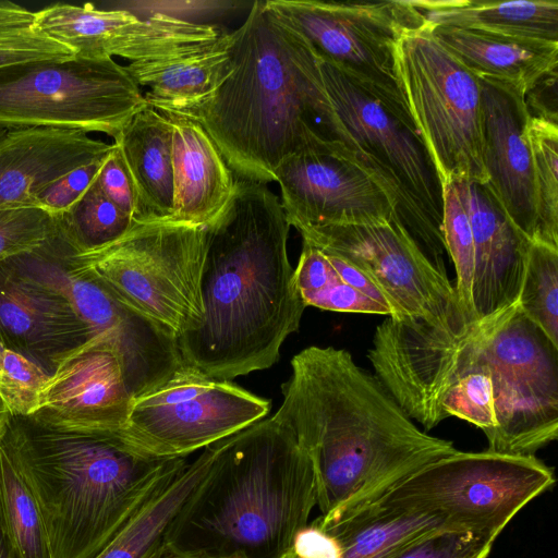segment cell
<instances>
[{"label": "cell", "mask_w": 558, "mask_h": 558, "mask_svg": "<svg viewBox=\"0 0 558 558\" xmlns=\"http://www.w3.org/2000/svg\"><path fill=\"white\" fill-rule=\"evenodd\" d=\"M291 367L272 417L312 460L322 520L376 501L458 451L452 441L422 432L347 350L311 345L292 357Z\"/></svg>", "instance_id": "obj_1"}, {"label": "cell", "mask_w": 558, "mask_h": 558, "mask_svg": "<svg viewBox=\"0 0 558 558\" xmlns=\"http://www.w3.org/2000/svg\"><path fill=\"white\" fill-rule=\"evenodd\" d=\"M290 227L267 184L235 179L229 203L206 226L203 317L177 337L184 365L231 380L278 362L306 307L288 257Z\"/></svg>", "instance_id": "obj_2"}, {"label": "cell", "mask_w": 558, "mask_h": 558, "mask_svg": "<svg viewBox=\"0 0 558 558\" xmlns=\"http://www.w3.org/2000/svg\"><path fill=\"white\" fill-rule=\"evenodd\" d=\"M317 504L311 458L272 416L216 441L165 534L182 558H283Z\"/></svg>", "instance_id": "obj_3"}, {"label": "cell", "mask_w": 558, "mask_h": 558, "mask_svg": "<svg viewBox=\"0 0 558 558\" xmlns=\"http://www.w3.org/2000/svg\"><path fill=\"white\" fill-rule=\"evenodd\" d=\"M4 436L39 508L51 558H93L186 459L154 456L118 432H61L14 416Z\"/></svg>", "instance_id": "obj_4"}, {"label": "cell", "mask_w": 558, "mask_h": 558, "mask_svg": "<svg viewBox=\"0 0 558 558\" xmlns=\"http://www.w3.org/2000/svg\"><path fill=\"white\" fill-rule=\"evenodd\" d=\"M234 69L186 116L210 136L235 179L267 184L278 166L319 134L303 80L264 1L233 31Z\"/></svg>", "instance_id": "obj_5"}, {"label": "cell", "mask_w": 558, "mask_h": 558, "mask_svg": "<svg viewBox=\"0 0 558 558\" xmlns=\"http://www.w3.org/2000/svg\"><path fill=\"white\" fill-rule=\"evenodd\" d=\"M272 22L302 76L319 132L373 162L389 179L400 195L403 225L417 243L428 247L434 260L440 259L438 254L445 247L441 184L412 118Z\"/></svg>", "instance_id": "obj_6"}, {"label": "cell", "mask_w": 558, "mask_h": 558, "mask_svg": "<svg viewBox=\"0 0 558 558\" xmlns=\"http://www.w3.org/2000/svg\"><path fill=\"white\" fill-rule=\"evenodd\" d=\"M206 227L146 222L97 250L66 254L76 271L175 338L203 317L201 280Z\"/></svg>", "instance_id": "obj_7"}, {"label": "cell", "mask_w": 558, "mask_h": 558, "mask_svg": "<svg viewBox=\"0 0 558 558\" xmlns=\"http://www.w3.org/2000/svg\"><path fill=\"white\" fill-rule=\"evenodd\" d=\"M555 474L535 456L457 451L412 473L374 502L434 515L452 529L496 541Z\"/></svg>", "instance_id": "obj_8"}, {"label": "cell", "mask_w": 558, "mask_h": 558, "mask_svg": "<svg viewBox=\"0 0 558 558\" xmlns=\"http://www.w3.org/2000/svg\"><path fill=\"white\" fill-rule=\"evenodd\" d=\"M395 73L440 184L450 179L487 183L481 80L440 44L427 23L398 39Z\"/></svg>", "instance_id": "obj_9"}, {"label": "cell", "mask_w": 558, "mask_h": 558, "mask_svg": "<svg viewBox=\"0 0 558 558\" xmlns=\"http://www.w3.org/2000/svg\"><path fill=\"white\" fill-rule=\"evenodd\" d=\"M124 65L111 58L40 60L0 69V131L60 128L113 140L146 106Z\"/></svg>", "instance_id": "obj_10"}, {"label": "cell", "mask_w": 558, "mask_h": 558, "mask_svg": "<svg viewBox=\"0 0 558 558\" xmlns=\"http://www.w3.org/2000/svg\"><path fill=\"white\" fill-rule=\"evenodd\" d=\"M480 351L497 422L487 450L535 456L558 437V347L517 303L484 318Z\"/></svg>", "instance_id": "obj_11"}, {"label": "cell", "mask_w": 558, "mask_h": 558, "mask_svg": "<svg viewBox=\"0 0 558 558\" xmlns=\"http://www.w3.org/2000/svg\"><path fill=\"white\" fill-rule=\"evenodd\" d=\"M264 7L272 21L319 58L411 117L397 85L395 46L403 34L426 24L412 0H266Z\"/></svg>", "instance_id": "obj_12"}, {"label": "cell", "mask_w": 558, "mask_h": 558, "mask_svg": "<svg viewBox=\"0 0 558 558\" xmlns=\"http://www.w3.org/2000/svg\"><path fill=\"white\" fill-rule=\"evenodd\" d=\"M71 246L57 217V229L43 246L8 262L63 296L85 324L90 340L117 352L133 398L154 389L183 366L177 338L119 301L96 279L74 270L66 260Z\"/></svg>", "instance_id": "obj_13"}, {"label": "cell", "mask_w": 558, "mask_h": 558, "mask_svg": "<svg viewBox=\"0 0 558 558\" xmlns=\"http://www.w3.org/2000/svg\"><path fill=\"white\" fill-rule=\"evenodd\" d=\"M302 240L336 253L365 271L388 299L396 319H423L450 331L471 323L454 287L399 216L367 225L295 228Z\"/></svg>", "instance_id": "obj_14"}, {"label": "cell", "mask_w": 558, "mask_h": 558, "mask_svg": "<svg viewBox=\"0 0 558 558\" xmlns=\"http://www.w3.org/2000/svg\"><path fill=\"white\" fill-rule=\"evenodd\" d=\"M270 407L269 400L231 380L210 378L183 364L167 380L133 398L126 424L118 433L154 456L186 458L263 420Z\"/></svg>", "instance_id": "obj_15"}, {"label": "cell", "mask_w": 558, "mask_h": 558, "mask_svg": "<svg viewBox=\"0 0 558 558\" xmlns=\"http://www.w3.org/2000/svg\"><path fill=\"white\" fill-rule=\"evenodd\" d=\"M291 227L367 225L401 215L389 179L369 160L322 133L276 169Z\"/></svg>", "instance_id": "obj_16"}, {"label": "cell", "mask_w": 558, "mask_h": 558, "mask_svg": "<svg viewBox=\"0 0 558 558\" xmlns=\"http://www.w3.org/2000/svg\"><path fill=\"white\" fill-rule=\"evenodd\" d=\"M132 400L117 352L88 340L54 362L26 420L61 432L117 433L126 424Z\"/></svg>", "instance_id": "obj_17"}, {"label": "cell", "mask_w": 558, "mask_h": 558, "mask_svg": "<svg viewBox=\"0 0 558 558\" xmlns=\"http://www.w3.org/2000/svg\"><path fill=\"white\" fill-rule=\"evenodd\" d=\"M481 86L486 184L512 223L532 241L536 215L532 157L525 132L530 118L525 96L493 81L481 80Z\"/></svg>", "instance_id": "obj_18"}, {"label": "cell", "mask_w": 558, "mask_h": 558, "mask_svg": "<svg viewBox=\"0 0 558 558\" xmlns=\"http://www.w3.org/2000/svg\"><path fill=\"white\" fill-rule=\"evenodd\" d=\"M453 180L474 245L472 303L483 319L518 303L531 240L510 220L486 183Z\"/></svg>", "instance_id": "obj_19"}, {"label": "cell", "mask_w": 558, "mask_h": 558, "mask_svg": "<svg viewBox=\"0 0 558 558\" xmlns=\"http://www.w3.org/2000/svg\"><path fill=\"white\" fill-rule=\"evenodd\" d=\"M111 144L80 130L0 131V210L36 208L38 196L68 172L105 156Z\"/></svg>", "instance_id": "obj_20"}, {"label": "cell", "mask_w": 558, "mask_h": 558, "mask_svg": "<svg viewBox=\"0 0 558 558\" xmlns=\"http://www.w3.org/2000/svg\"><path fill=\"white\" fill-rule=\"evenodd\" d=\"M0 335L7 348L53 371L54 362L90 340L85 324L56 291L0 264Z\"/></svg>", "instance_id": "obj_21"}, {"label": "cell", "mask_w": 558, "mask_h": 558, "mask_svg": "<svg viewBox=\"0 0 558 558\" xmlns=\"http://www.w3.org/2000/svg\"><path fill=\"white\" fill-rule=\"evenodd\" d=\"M159 112L172 128L173 210L166 222L206 227L229 203L235 177L196 120Z\"/></svg>", "instance_id": "obj_22"}, {"label": "cell", "mask_w": 558, "mask_h": 558, "mask_svg": "<svg viewBox=\"0 0 558 558\" xmlns=\"http://www.w3.org/2000/svg\"><path fill=\"white\" fill-rule=\"evenodd\" d=\"M33 26L72 49L82 59H144L155 43L150 21L125 9H98L92 3H54L34 12Z\"/></svg>", "instance_id": "obj_23"}, {"label": "cell", "mask_w": 558, "mask_h": 558, "mask_svg": "<svg viewBox=\"0 0 558 558\" xmlns=\"http://www.w3.org/2000/svg\"><path fill=\"white\" fill-rule=\"evenodd\" d=\"M430 31L475 76L523 96L558 68V41L474 28L435 26Z\"/></svg>", "instance_id": "obj_24"}, {"label": "cell", "mask_w": 558, "mask_h": 558, "mask_svg": "<svg viewBox=\"0 0 558 558\" xmlns=\"http://www.w3.org/2000/svg\"><path fill=\"white\" fill-rule=\"evenodd\" d=\"M113 144L119 148L135 193L134 221L166 222L173 210L172 128L146 105Z\"/></svg>", "instance_id": "obj_25"}, {"label": "cell", "mask_w": 558, "mask_h": 558, "mask_svg": "<svg viewBox=\"0 0 558 558\" xmlns=\"http://www.w3.org/2000/svg\"><path fill=\"white\" fill-rule=\"evenodd\" d=\"M233 32L223 33L211 48L168 60L125 65L138 86L148 90L146 104L158 111L186 114L209 99L234 69Z\"/></svg>", "instance_id": "obj_26"}, {"label": "cell", "mask_w": 558, "mask_h": 558, "mask_svg": "<svg viewBox=\"0 0 558 558\" xmlns=\"http://www.w3.org/2000/svg\"><path fill=\"white\" fill-rule=\"evenodd\" d=\"M216 442L192 462L169 471L120 531L93 558H150L163 546L169 524L208 473Z\"/></svg>", "instance_id": "obj_27"}, {"label": "cell", "mask_w": 558, "mask_h": 558, "mask_svg": "<svg viewBox=\"0 0 558 558\" xmlns=\"http://www.w3.org/2000/svg\"><path fill=\"white\" fill-rule=\"evenodd\" d=\"M314 522L339 542L342 558H397L436 533L457 531L438 517L408 512L378 502L333 520L324 521L318 517Z\"/></svg>", "instance_id": "obj_28"}, {"label": "cell", "mask_w": 558, "mask_h": 558, "mask_svg": "<svg viewBox=\"0 0 558 558\" xmlns=\"http://www.w3.org/2000/svg\"><path fill=\"white\" fill-rule=\"evenodd\" d=\"M430 27L474 28L558 41V1L412 0Z\"/></svg>", "instance_id": "obj_29"}, {"label": "cell", "mask_w": 558, "mask_h": 558, "mask_svg": "<svg viewBox=\"0 0 558 558\" xmlns=\"http://www.w3.org/2000/svg\"><path fill=\"white\" fill-rule=\"evenodd\" d=\"M0 511L13 558H51L39 508L4 433L0 438Z\"/></svg>", "instance_id": "obj_30"}, {"label": "cell", "mask_w": 558, "mask_h": 558, "mask_svg": "<svg viewBox=\"0 0 558 558\" xmlns=\"http://www.w3.org/2000/svg\"><path fill=\"white\" fill-rule=\"evenodd\" d=\"M293 282L306 307L391 315L387 307L342 281L325 253L304 241L298 265L293 269Z\"/></svg>", "instance_id": "obj_31"}, {"label": "cell", "mask_w": 558, "mask_h": 558, "mask_svg": "<svg viewBox=\"0 0 558 558\" xmlns=\"http://www.w3.org/2000/svg\"><path fill=\"white\" fill-rule=\"evenodd\" d=\"M525 132L532 157L536 215L532 241L558 247V124L530 116Z\"/></svg>", "instance_id": "obj_32"}, {"label": "cell", "mask_w": 558, "mask_h": 558, "mask_svg": "<svg viewBox=\"0 0 558 558\" xmlns=\"http://www.w3.org/2000/svg\"><path fill=\"white\" fill-rule=\"evenodd\" d=\"M518 305L558 347V247L531 241Z\"/></svg>", "instance_id": "obj_33"}, {"label": "cell", "mask_w": 558, "mask_h": 558, "mask_svg": "<svg viewBox=\"0 0 558 558\" xmlns=\"http://www.w3.org/2000/svg\"><path fill=\"white\" fill-rule=\"evenodd\" d=\"M58 217L78 251L104 247L122 238L135 225L130 215L102 193L96 179L78 201Z\"/></svg>", "instance_id": "obj_34"}, {"label": "cell", "mask_w": 558, "mask_h": 558, "mask_svg": "<svg viewBox=\"0 0 558 558\" xmlns=\"http://www.w3.org/2000/svg\"><path fill=\"white\" fill-rule=\"evenodd\" d=\"M441 233L445 248L454 264L456 292L466 317L476 319L472 303L474 245L469 217L453 180L441 182Z\"/></svg>", "instance_id": "obj_35"}, {"label": "cell", "mask_w": 558, "mask_h": 558, "mask_svg": "<svg viewBox=\"0 0 558 558\" xmlns=\"http://www.w3.org/2000/svg\"><path fill=\"white\" fill-rule=\"evenodd\" d=\"M477 355L481 369L459 378L448 388L441 399V410L446 418L449 416L462 418L477 426L485 436H488L497 425L494 391L478 344Z\"/></svg>", "instance_id": "obj_36"}, {"label": "cell", "mask_w": 558, "mask_h": 558, "mask_svg": "<svg viewBox=\"0 0 558 558\" xmlns=\"http://www.w3.org/2000/svg\"><path fill=\"white\" fill-rule=\"evenodd\" d=\"M50 373L24 354L4 348L0 353V397L14 417H29Z\"/></svg>", "instance_id": "obj_37"}, {"label": "cell", "mask_w": 558, "mask_h": 558, "mask_svg": "<svg viewBox=\"0 0 558 558\" xmlns=\"http://www.w3.org/2000/svg\"><path fill=\"white\" fill-rule=\"evenodd\" d=\"M57 229V216L38 208L0 210V264L43 246Z\"/></svg>", "instance_id": "obj_38"}, {"label": "cell", "mask_w": 558, "mask_h": 558, "mask_svg": "<svg viewBox=\"0 0 558 558\" xmlns=\"http://www.w3.org/2000/svg\"><path fill=\"white\" fill-rule=\"evenodd\" d=\"M74 52L34 26L0 33V69L40 60H69Z\"/></svg>", "instance_id": "obj_39"}, {"label": "cell", "mask_w": 558, "mask_h": 558, "mask_svg": "<svg viewBox=\"0 0 558 558\" xmlns=\"http://www.w3.org/2000/svg\"><path fill=\"white\" fill-rule=\"evenodd\" d=\"M494 542L470 532L442 531L415 544L397 558H488Z\"/></svg>", "instance_id": "obj_40"}, {"label": "cell", "mask_w": 558, "mask_h": 558, "mask_svg": "<svg viewBox=\"0 0 558 558\" xmlns=\"http://www.w3.org/2000/svg\"><path fill=\"white\" fill-rule=\"evenodd\" d=\"M106 155L68 172L49 185L38 196L36 208L53 216L68 211L94 182Z\"/></svg>", "instance_id": "obj_41"}, {"label": "cell", "mask_w": 558, "mask_h": 558, "mask_svg": "<svg viewBox=\"0 0 558 558\" xmlns=\"http://www.w3.org/2000/svg\"><path fill=\"white\" fill-rule=\"evenodd\" d=\"M96 182L102 193L134 220L136 201L133 184L121 153L113 143L96 177Z\"/></svg>", "instance_id": "obj_42"}, {"label": "cell", "mask_w": 558, "mask_h": 558, "mask_svg": "<svg viewBox=\"0 0 558 558\" xmlns=\"http://www.w3.org/2000/svg\"><path fill=\"white\" fill-rule=\"evenodd\" d=\"M291 550L298 558H342L339 542L314 521L298 532Z\"/></svg>", "instance_id": "obj_43"}, {"label": "cell", "mask_w": 558, "mask_h": 558, "mask_svg": "<svg viewBox=\"0 0 558 558\" xmlns=\"http://www.w3.org/2000/svg\"><path fill=\"white\" fill-rule=\"evenodd\" d=\"M320 251L325 253V255L327 256L330 264L333 266V268L342 279V281H344L347 284L351 286L355 290L360 291L361 293L365 294L373 301L387 307L391 313L390 316H393V311L388 299L365 271H363L352 262L348 260L347 258L336 253L325 250Z\"/></svg>", "instance_id": "obj_44"}, {"label": "cell", "mask_w": 558, "mask_h": 558, "mask_svg": "<svg viewBox=\"0 0 558 558\" xmlns=\"http://www.w3.org/2000/svg\"><path fill=\"white\" fill-rule=\"evenodd\" d=\"M530 116L557 123V70L541 78L525 95Z\"/></svg>", "instance_id": "obj_45"}, {"label": "cell", "mask_w": 558, "mask_h": 558, "mask_svg": "<svg viewBox=\"0 0 558 558\" xmlns=\"http://www.w3.org/2000/svg\"><path fill=\"white\" fill-rule=\"evenodd\" d=\"M0 558H13L12 549L2 521L0 511Z\"/></svg>", "instance_id": "obj_46"}, {"label": "cell", "mask_w": 558, "mask_h": 558, "mask_svg": "<svg viewBox=\"0 0 558 558\" xmlns=\"http://www.w3.org/2000/svg\"><path fill=\"white\" fill-rule=\"evenodd\" d=\"M12 415L7 408L4 401L0 397V438L2 437L3 433L5 432L9 422L11 420Z\"/></svg>", "instance_id": "obj_47"}, {"label": "cell", "mask_w": 558, "mask_h": 558, "mask_svg": "<svg viewBox=\"0 0 558 558\" xmlns=\"http://www.w3.org/2000/svg\"><path fill=\"white\" fill-rule=\"evenodd\" d=\"M150 558H182L172 553L165 544Z\"/></svg>", "instance_id": "obj_48"}, {"label": "cell", "mask_w": 558, "mask_h": 558, "mask_svg": "<svg viewBox=\"0 0 558 558\" xmlns=\"http://www.w3.org/2000/svg\"><path fill=\"white\" fill-rule=\"evenodd\" d=\"M4 348H5V343L0 335V353L3 351Z\"/></svg>", "instance_id": "obj_49"}, {"label": "cell", "mask_w": 558, "mask_h": 558, "mask_svg": "<svg viewBox=\"0 0 558 558\" xmlns=\"http://www.w3.org/2000/svg\"><path fill=\"white\" fill-rule=\"evenodd\" d=\"M284 558H296V557L291 553V554H289V555H288L287 557H284Z\"/></svg>", "instance_id": "obj_50"}]
</instances>
